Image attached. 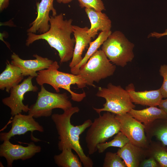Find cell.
I'll use <instances>...</instances> for the list:
<instances>
[{
	"label": "cell",
	"instance_id": "7402d4cb",
	"mask_svg": "<svg viewBox=\"0 0 167 167\" xmlns=\"http://www.w3.org/2000/svg\"><path fill=\"white\" fill-rule=\"evenodd\" d=\"M111 33V30L101 32L95 40L91 42L88 49L82 61L77 65L71 68V73L77 75L80 68L86 63L92 55L98 50Z\"/></svg>",
	"mask_w": 167,
	"mask_h": 167
},
{
	"label": "cell",
	"instance_id": "ac0fdd59",
	"mask_svg": "<svg viewBox=\"0 0 167 167\" xmlns=\"http://www.w3.org/2000/svg\"><path fill=\"white\" fill-rule=\"evenodd\" d=\"M85 10L91 24L87 32L92 38H94L99 31L110 30L111 22L105 14L92 9L85 8Z\"/></svg>",
	"mask_w": 167,
	"mask_h": 167
},
{
	"label": "cell",
	"instance_id": "4316f807",
	"mask_svg": "<svg viewBox=\"0 0 167 167\" xmlns=\"http://www.w3.org/2000/svg\"><path fill=\"white\" fill-rule=\"evenodd\" d=\"M82 8L92 9L101 11L105 10V7L102 0H77Z\"/></svg>",
	"mask_w": 167,
	"mask_h": 167
},
{
	"label": "cell",
	"instance_id": "484cf974",
	"mask_svg": "<svg viewBox=\"0 0 167 167\" xmlns=\"http://www.w3.org/2000/svg\"><path fill=\"white\" fill-rule=\"evenodd\" d=\"M103 167H127L124 161L117 153L107 152L105 154Z\"/></svg>",
	"mask_w": 167,
	"mask_h": 167
},
{
	"label": "cell",
	"instance_id": "30bf717a",
	"mask_svg": "<svg viewBox=\"0 0 167 167\" xmlns=\"http://www.w3.org/2000/svg\"><path fill=\"white\" fill-rule=\"evenodd\" d=\"M33 78L29 76L21 84L12 87L10 90L9 96L2 99L3 103L10 109L11 114L12 116L22 111L27 112L29 111V107L28 105H24L23 101L24 94L26 92H36L38 90L37 87L32 83Z\"/></svg>",
	"mask_w": 167,
	"mask_h": 167
},
{
	"label": "cell",
	"instance_id": "5b68a950",
	"mask_svg": "<svg viewBox=\"0 0 167 167\" xmlns=\"http://www.w3.org/2000/svg\"><path fill=\"white\" fill-rule=\"evenodd\" d=\"M96 95L104 98L106 101L103 108H93L99 114L102 111L109 112L115 114H122L128 113L135 107L127 91L120 85L109 83L106 88L99 87Z\"/></svg>",
	"mask_w": 167,
	"mask_h": 167
},
{
	"label": "cell",
	"instance_id": "f546056e",
	"mask_svg": "<svg viewBox=\"0 0 167 167\" xmlns=\"http://www.w3.org/2000/svg\"><path fill=\"white\" fill-rule=\"evenodd\" d=\"M167 35V29L165 31L162 33H158L156 32H154L151 33L148 36V37H155L156 38H159L165 36Z\"/></svg>",
	"mask_w": 167,
	"mask_h": 167
},
{
	"label": "cell",
	"instance_id": "7c38bea8",
	"mask_svg": "<svg viewBox=\"0 0 167 167\" xmlns=\"http://www.w3.org/2000/svg\"><path fill=\"white\" fill-rule=\"evenodd\" d=\"M13 116L10 130L8 132L0 134V139L2 141L10 140L15 135L24 134L28 131H31L32 133L34 131L41 132L44 131L43 127L31 114L25 115L19 113Z\"/></svg>",
	"mask_w": 167,
	"mask_h": 167
},
{
	"label": "cell",
	"instance_id": "6da1fadb",
	"mask_svg": "<svg viewBox=\"0 0 167 167\" xmlns=\"http://www.w3.org/2000/svg\"><path fill=\"white\" fill-rule=\"evenodd\" d=\"M50 18L49 30L39 34L28 32L26 45L29 46L36 41L45 40L58 51L61 62H67L73 57L75 44V38L71 37L73 32L72 20H64L62 13Z\"/></svg>",
	"mask_w": 167,
	"mask_h": 167
},
{
	"label": "cell",
	"instance_id": "8fae6325",
	"mask_svg": "<svg viewBox=\"0 0 167 167\" xmlns=\"http://www.w3.org/2000/svg\"><path fill=\"white\" fill-rule=\"evenodd\" d=\"M27 146L13 144L9 140L3 141L0 146V156L6 159L8 167H12L13 161L21 160L25 161L31 158L41 151V147L33 142L28 143Z\"/></svg>",
	"mask_w": 167,
	"mask_h": 167
},
{
	"label": "cell",
	"instance_id": "1f68e13d",
	"mask_svg": "<svg viewBox=\"0 0 167 167\" xmlns=\"http://www.w3.org/2000/svg\"><path fill=\"white\" fill-rule=\"evenodd\" d=\"M10 0H0V11L2 12L8 6Z\"/></svg>",
	"mask_w": 167,
	"mask_h": 167
},
{
	"label": "cell",
	"instance_id": "d6a6232c",
	"mask_svg": "<svg viewBox=\"0 0 167 167\" xmlns=\"http://www.w3.org/2000/svg\"><path fill=\"white\" fill-rule=\"evenodd\" d=\"M57 2L59 3H62L63 4H67L72 1L73 0H56Z\"/></svg>",
	"mask_w": 167,
	"mask_h": 167
},
{
	"label": "cell",
	"instance_id": "8992f818",
	"mask_svg": "<svg viewBox=\"0 0 167 167\" xmlns=\"http://www.w3.org/2000/svg\"><path fill=\"white\" fill-rule=\"evenodd\" d=\"M134 47L122 32L116 31L103 43L101 50L113 64L123 67L133 60Z\"/></svg>",
	"mask_w": 167,
	"mask_h": 167
},
{
	"label": "cell",
	"instance_id": "5bb4252c",
	"mask_svg": "<svg viewBox=\"0 0 167 167\" xmlns=\"http://www.w3.org/2000/svg\"><path fill=\"white\" fill-rule=\"evenodd\" d=\"M33 56L35 58L34 59L24 60L14 53L11 56V63L20 69L24 76H31L34 78L37 76L38 71L48 68L54 62L37 54Z\"/></svg>",
	"mask_w": 167,
	"mask_h": 167
},
{
	"label": "cell",
	"instance_id": "44dd1931",
	"mask_svg": "<svg viewBox=\"0 0 167 167\" xmlns=\"http://www.w3.org/2000/svg\"><path fill=\"white\" fill-rule=\"evenodd\" d=\"M145 127L148 136L155 137L167 149V118L157 119Z\"/></svg>",
	"mask_w": 167,
	"mask_h": 167
},
{
	"label": "cell",
	"instance_id": "e0dca14e",
	"mask_svg": "<svg viewBox=\"0 0 167 167\" xmlns=\"http://www.w3.org/2000/svg\"><path fill=\"white\" fill-rule=\"evenodd\" d=\"M144 149L129 142L119 148L117 153L124 161L127 167H138L147 154V151Z\"/></svg>",
	"mask_w": 167,
	"mask_h": 167
},
{
	"label": "cell",
	"instance_id": "277c9868",
	"mask_svg": "<svg viewBox=\"0 0 167 167\" xmlns=\"http://www.w3.org/2000/svg\"><path fill=\"white\" fill-rule=\"evenodd\" d=\"M115 114L106 112L94 119L89 127L85 137L88 152L92 155L97 151V146L105 142L120 131L119 121Z\"/></svg>",
	"mask_w": 167,
	"mask_h": 167
},
{
	"label": "cell",
	"instance_id": "ffe728a7",
	"mask_svg": "<svg viewBox=\"0 0 167 167\" xmlns=\"http://www.w3.org/2000/svg\"><path fill=\"white\" fill-rule=\"evenodd\" d=\"M128 113L145 126L150 125L157 119L167 118V114L156 106H150L139 110L132 109Z\"/></svg>",
	"mask_w": 167,
	"mask_h": 167
},
{
	"label": "cell",
	"instance_id": "3957f363",
	"mask_svg": "<svg viewBox=\"0 0 167 167\" xmlns=\"http://www.w3.org/2000/svg\"><path fill=\"white\" fill-rule=\"evenodd\" d=\"M59 68L58 62L55 61L48 68L38 71L36 79V83L40 86L48 84L57 92H59L60 88L64 89L70 93L72 100L78 102L81 101L86 96L85 92L75 93L71 90V86L76 84L79 88H83L87 85L86 80L79 75L59 71Z\"/></svg>",
	"mask_w": 167,
	"mask_h": 167
},
{
	"label": "cell",
	"instance_id": "cb8c5ba5",
	"mask_svg": "<svg viewBox=\"0 0 167 167\" xmlns=\"http://www.w3.org/2000/svg\"><path fill=\"white\" fill-rule=\"evenodd\" d=\"M149 146L147 151L154 158L161 167H167V149L159 141Z\"/></svg>",
	"mask_w": 167,
	"mask_h": 167
},
{
	"label": "cell",
	"instance_id": "9c48e42d",
	"mask_svg": "<svg viewBox=\"0 0 167 167\" xmlns=\"http://www.w3.org/2000/svg\"><path fill=\"white\" fill-rule=\"evenodd\" d=\"M115 117L119 121L120 131L134 145L148 148L149 146L148 139L146 136L145 126L128 113L116 114Z\"/></svg>",
	"mask_w": 167,
	"mask_h": 167
},
{
	"label": "cell",
	"instance_id": "603a6c76",
	"mask_svg": "<svg viewBox=\"0 0 167 167\" xmlns=\"http://www.w3.org/2000/svg\"><path fill=\"white\" fill-rule=\"evenodd\" d=\"M70 148H65L58 155L54 156L55 163L60 167H82V163L78 155Z\"/></svg>",
	"mask_w": 167,
	"mask_h": 167
},
{
	"label": "cell",
	"instance_id": "52a82bcc",
	"mask_svg": "<svg viewBox=\"0 0 167 167\" xmlns=\"http://www.w3.org/2000/svg\"><path fill=\"white\" fill-rule=\"evenodd\" d=\"M72 107L66 93L51 92L43 85L41 86L36 102L29 107L28 113L36 118L48 117L52 115L53 109L58 108L64 111Z\"/></svg>",
	"mask_w": 167,
	"mask_h": 167
},
{
	"label": "cell",
	"instance_id": "9a60e30c",
	"mask_svg": "<svg viewBox=\"0 0 167 167\" xmlns=\"http://www.w3.org/2000/svg\"><path fill=\"white\" fill-rule=\"evenodd\" d=\"M133 84L126 87L132 102L136 104L150 106H156L159 105L163 97L160 89L143 91H136Z\"/></svg>",
	"mask_w": 167,
	"mask_h": 167
},
{
	"label": "cell",
	"instance_id": "4fadbf2b",
	"mask_svg": "<svg viewBox=\"0 0 167 167\" xmlns=\"http://www.w3.org/2000/svg\"><path fill=\"white\" fill-rule=\"evenodd\" d=\"M54 0H41L36 4L37 15L29 24L27 32L36 34H43L48 31L50 27L49 13L51 11L53 16L57 15L56 10L53 6Z\"/></svg>",
	"mask_w": 167,
	"mask_h": 167
},
{
	"label": "cell",
	"instance_id": "2e32d148",
	"mask_svg": "<svg viewBox=\"0 0 167 167\" xmlns=\"http://www.w3.org/2000/svg\"><path fill=\"white\" fill-rule=\"evenodd\" d=\"M73 33L75 39V44L73 57L69 66L72 68L79 64L82 60V54L85 48L91 42L92 38L88 34L89 28L73 25Z\"/></svg>",
	"mask_w": 167,
	"mask_h": 167
},
{
	"label": "cell",
	"instance_id": "4dcf8cb0",
	"mask_svg": "<svg viewBox=\"0 0 167 167\" xmlns=\"http://www.w3.org/2000/svg\"><path fill=\"white\" fill-rule=\"evenodd\" d=\"M158 106L167 114V98L162 99Z\"/></svg>",
	"mask_w": 167,
	"mask_h": 167
},
{
	"label": "cell",
	"instance_id": "ba28073f",
	"mask_svg": "<svg viewBox=\"0 0 167 167\" xmlns=\"http://www.w3.org/2000/svg\"><path fill=\"white\" fill-rule=\"evenodd\" d=\"M102 50H97L79 68L77 75L84 79L87 85L95 87L93 83L112 75L116 66L111 63Z\"/></svg>",
	"mask_w": 167,
	"mask_h": 167
},
{
	"label": "cell",
	"instance_id": "d6986e66",
	"mask_svg": "<svg viewBox=\"0 0 167 167\" xmlns=\"http://www.w3.org/2000/svg\"><path fill=\"white\" fill-rule=\"evenodd\" d=\"M4 70L0 75V89L10 93L11 89L18 84L23 79L24 76L21 70L17 66L7 60Z\"/></svg>",
	"mask_w": 167,
	"mask_h": 167
},
{
	"label": "cell",
	"instance_id": "f1b7e54d",
	"mask_svg": "<svg viewBox=\"0 0 167 167\" xmlns=\"http://www.w3.org/2000/svg\"><path fill=\"white\" fill-rule=\"evenodd\" d=\"M139 167H160L161 166L154 157L150 156L148 159L143 160L140 163Z\"/></svg>",
	"mask_w": 167,
	"mask_h": 167
},
{
	"label": "cell",
	"instance_id": "83f0119b",
	"mask_svg": "<svg viewBox=\"0 0 167 167\" xmlns=\"http://www.w3.org/2000/svg\"><path fill=\"white\" fill-rule=\"evenodd\" d=\"M159 71L163 78L162 85L160 89L163 98H167V65H161Z\"/></svg>",
	"mask_w": 167,
	"mask_h": 167
},
{
	"label": "cell",
	"instance_id": "d4e9b609",
	"mask_svg": "<svg viewBox=\"0 0 167 167\" xmlns=\"http://www.w3.org/2000/svg\"><path fill=\"white\" fill-rule=\"evenodd\" d=\"M130 141L126 136L120 131L111 141L99 143L97 146V151L100 153L103 152L110 147H116L121 148L124 146Z\"/></svg>",
	"mask_w": 167,
	"mask_h": 167
},
{
	"label": "cell",
	"instance_id": "7a4b0ae2",
	"mask_svg": "<svg viewBox=\"0 0 167 167\" xmlns=\"http://www.w3.org/2000/svg\"><path fill=\"white\" fill-rule=\"evenodd\" d=\"M79 111L78 107L72 106L64 111L62 114L54 113L51 115V119L59 135L58 149L61 151L65 148L73 150L84 167H92V160L85 154L79 142L80 135L89 128L92 122L90 119H88L82 124L77 126H74L71 122L72 116Z\"/></svg>",
	"mask_w": 167,
	"mask_h": 167
}]
</instances>
